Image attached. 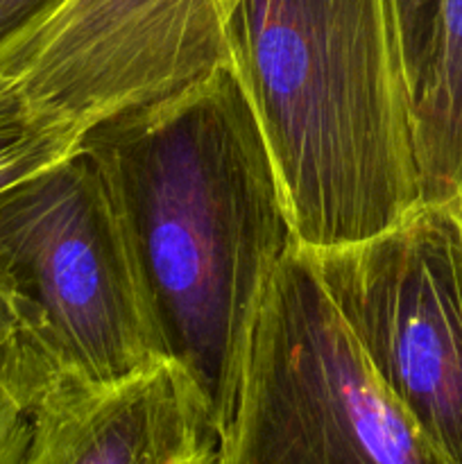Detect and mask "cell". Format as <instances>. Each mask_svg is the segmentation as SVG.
<instances>
[{"mask_svg": "<svg viewBox=\"0 0 462 464\" xmlns=\"http://www.w3.org/2000/svg\"><path fill=\"white\" fill-rule=\"evenodd\" d=\"M308 254L380 383L462 464L460 199H421L370 238Z\"/></svg>", "mask_w": 462, "mask_h": 464, "instance_id": "cell-5", "label": "cell"}, {"mask_svg": "<svg viewBox=\"0 0 462 464\" xmlns=\"http://www.w3.org/2000/svg\"><path fill=\"white\" fill-rule=\"evenodd\" d=\"M166 356L222 430L254 324L294 240L254 109L229 62L91 127Z\"/></svg>", "mask_w": 462, "mask_h": 464, "instance_id": "cell-1", "label": "cell"}, {"mask_svg": "<svg viewBox=\"0 0 462 464\" xmlns=\"http://www.w3.org/2000/svg\"><path fill=\"white\" fill-rule=\"evenodd\" d=\"M216 464H451L380 383L299 243L263 297Z\"/></svg>", "mask_w": 462, "mask_h": 464, "instance_id": "cell-3", "label": "cell"}, {"mask_svg": "<svg viewBox=\"0 0 462 464\" xmlns=\"http://www.w3.org/2000/svg\"><path fill=\"white\" fill-rule=\"evenodd\" d=\"M243 0H62L0 53L32 98L89 131L226 62Z\"/></svg>", "mask_w": 462, "mask_h": 464, "instance_id": "cell-6", "label": "cell"}, {"mask_svg": "<svg viewBox=\"0 0 462 464\" xmlns=\"http://www.w3.org/2000/svg\"><path fill=\"white\" fill-rule=\"evenodd\" d=\"M59 5L62 0H0V53L39 25Z\"/></svg>", "mask_w": 462, "mask_h": 464, "instance_id": "cell-12", "label": "cell"}, {"mask_svg": "<svg viewBox=\"0 0 462 464\" xmlns=\"http://www.w3.org/2000/svg\"><path fill=\"white\" fill-rule=\"evenodd\" d=\"M0 285L21 311V343L54 374L116 381L168 358L111 190L82 145L0 193Z\"/></svg>", "mask_w": 462, "mask_h": 464, "instance_id": "cell-4", "label": "cell"}, {"mask_svg": "<svg viewBox=\"0 0 462 464\" xmlns=\"http://www.w3.org/2000/svg\"><path fill=\"white\" fill-rule=\"evenodd\" d=\"M424 202H462V0H442L430 66L412 102Z\"/></svg>", "mask_w": 462, "mask_h": 464, "instance_id": "cell-8", "label": "cell"}, {"mask_svg": "<svg viewBox=\"0 0 462 464\" xmlns=\"http://www.w3.org/2000/svg\"><path fill=\"white\" fill-rule=\"evenodd\" d=\"M23 340V317L12 295L0 285V349L16 347Z\"/></svg>", "mask_w": 462, "mask_h": 464, "instance_id": "cell-13", "label": "cell"}, {"mask_svg": "<svg viewBox=\"0 0 462 464\" xmlns=\"http://www.w3.org/2000/svg\"><path fill=\"white\" fill-rule=\"evenodd\" d=\"M403 50L412 102L430 66L442 0H390Z\"/></svg>", "mask_w": 462, "mask_h": 464, "instance_id": "cell-11", "label": "cell"}, {"mask_svg": "<svg viewBox=\"0 0 462 464\" xmlns=\"http://www.w3.org/2000/svg\"><path fill=\"white\" fill-rule=\"evenodd\" d=\"M86 131L32 98L16 75L0 72V193L71 157Z\"/></svg>", "mask_w": 462, "mask_h": 464, "instance_id": "cell-9", "label": "cell"}, {"mask_svg": "<svg viewBox=\"0 0 462 464\" xmlns=\"http://www.w3.org/2000/svg\"><path fill=\"white\" fill-rule=\"evenodd\" d=\"M48 376V365L23 343L0 349V464H21L25 456L30 406Z\"/></svg>", "mask_w": 462, "mask_h": 464, "instance_id": "cell-10", "label": "cell"}, {"mask_svg": "<svg viewBox=\"0 0 462 464\" xmlns=\"http://www.w3.org/2000/svg\"><path fill=\"white\" fill-rule=\"evenodd\" d=\"M21 464H216V415L186 367L163 358L116 381L50 374L30 406Z\"/></svg>", "mask_w": 462, "mask_h": 464, "instance_id": "cell-7", "label": "cell"}, {"mask_svg": "<svg viewBox=\"0 0 462 464\" xmlns=\"http://www.w3.org/2000/svg\"><path fill=\"white\" fill-rule=\"evenodd\" d=\"M226 62L303 249L365 240L421 202L390 0H243L226 27Z\"/></svg>", "mask_w": 462, "mask_h": 464, "instance_id": "cell-2", "label": "cell"}]
</instances>
